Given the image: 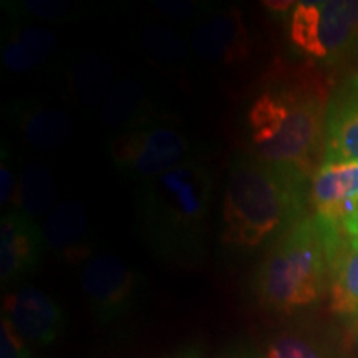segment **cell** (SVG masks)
Instances as JSON below:
<instances>
[{"instance_id": "obj_1", "label": "cell", "mask_w": 358, "mask_h": 358, "mask_svg": "<svg viewBox=\"0 0 358 358\" xmlns=\"http://www.w3.org/2000/svg\"><path fill=\"white\" fill-rule=\"evenodd\" d=\"M308 174L237 153L231 161L221 209V245L231 257L268 249L302 219Z\"/></svg>"}, {"instance_id": "obj_2", "label": "cell", "mask_w": 358, "mask_h": 358, "mask_svg": "<svg viewBox=\"0 0 358 358\" xmlns=\"http://www.w3.org/2000/svg\"><path fill=\"white\" fill-rule=\"evenodd\" d=\"M214 176L204 159L141 182L136 191L140 236L156 261L191 267L208 254Z\"/></svg>"}, {"instance_id": "obj_3", "label": "cell", "mask_w": 358, "mask_h": 358, "mask_svg": "<svg viewBox=\"0 0 358 358\" xmlns=\"http://www.w3.org/2000/svg\"><path fill=\"white\" fill-rule=\"evenodd\" d=\"M327 100L319 88L275 82L262 87L245 110L249 153L310 174L324 155Z\"/></svg>"}, {"instance_id": "obj_4", "label": "cell", "mask_w": 358, "mask_h": 358, "mask_svg": "<svg viewBox=\"0 0 358 358\" xmlns=\"http://www.w3.org/2000/svg\"><path fill=\"white\" fill-rule=\"evenodd\" d=\"M337 237L313 214L299 219L254 268L250 289L259 306L289 315L319 303L329 285L330 249Z\"/></svg>"}, {"instance_id": "obj_5", "label": "cell", "mask_w": 358, "mask_h": 358, "mask_svg": "<svg viewBox=\"0 0 358 358\" xmlns=\"http://www.w3.org/2000/svg\"><path fill=\"white\" fill-rule=\"evenodd\" d=\"M287 40L295 53L320 65H337L358 52V2L322 0L294 3Z\"/></svg>"}, {"instance_id": "obj_6", "label": "cell", "mask_w": 358, "mask_h": 358, "mask_svg": "<svg viewBox=\"0 0 358 358\" xmlns=\"http://www.w3.org/2000/svg\"><path fill=\"white\" fill-rule=\"evenodd\" d=\"M108 155L122 176L150 181L181 164L203 159V146L171 122H156L118 131L108 140Z\"/></svg>"}, {"instance_id": "obj_7", "label": "cell", "mask_w": 358, "mask_h": 358, "mask_svg": "<svg viewBox=\"0 0 358 358\" xmlns=\"http://www.w3.org/2000/svg\"><path fill=\"white\" fill-rule=\"evenodd\" d=\"M80 280L90 312L101 325L127 319L140 301L143 289L140 272L113 254H96L83 264Z\"/></svg>"}, {"instance_id": "obj_8", "label": "cell", "mask_w": 358, "mask_h": 358, "mask_svg": "<svg viewBox=\"0 0 358 358\" xmlns=\"http://www.w3.org/2000/svg\"><path fill=\"white\" fill-rule=\"evenodd\" d=\"M192 53L209 65H243L254 53V38L241 8H221L192 27Z\"/></svg>"}, {"instance_id": "obj_9", "label": "cell", "mask_w": 358, "mask_h": 358, "mask_svg": "<svg viewBox=\"0 0 358 358\" xmlns=\"http://www.w3.org/2000/svg\"><path fill=\"white\" fill-rule=\"evenodd\" d=\"M2 317L15 327L30 347L45 348L57 342L66 327V315L57 299L35 285L10 289L2 301Z\"/></svg>"}, {"instance_id": "obj_10", "label": "cell", "mask_w": 358, "mask_h": 358, "mask_svg": "<svg viewBox=\"0 0 358 358\" xmlns=\"http://www.w3.org/2000/svg\"><path fill=\"white\" fill-rule=\"evenodd\" d=\"M313 216L322 226L342 231V224L358 203V161L322 156L310 186Z\"/></svg>"}, {"instance_id": "obj_11", "label": "cell", "mask_w": 358, "mask_h": 358, "mask_svg": "<svg viewBox=\"0 0 358 358\" xmlns=\"http://www.w3.org/2000/svg\"><path fill=\"white\" fill-rule=\"evenodd\" d=\"M47 239L37 219L19 209H8L0 221V284L15 289L37 271Z\"/></svg>"}, {"instance_id": "obj_12", "label": "cell", "mask_w": 358, "mask_h": 358, "mask_svg": "<svg viewBox=\"0 0 358 358\" xmlns=\"http://www.w3.org/2000/svg\"><path fill=\"white\" fill-rule=\"evenodd\" d=\"M7 118L32 150L55 153L71 141L73 120L62 110L38 100H15L7 106Z\"/></svg>"}, {"instance_id": "obj_13", "label": "cell", "mask_w": 358, "mask_h": 358, "mask_svg": "<svg viewBox=\"0 0 358 358\" xmlns=\"http://www.w3.org/2000/svg\"><path fill=\"white\" fill-rule=\"evenodd\" d=\"M43 232L47 248L55 254L58 261L87 264L96 256L88 213L78 201L57 204L45 219Z\"/></svg>"}, {"instance_id": "obj_14", "label": "cell", "mask_w": 358, "mask_h": 358, "mask_svg": "<svg viewBox=\"0 0 358 358\" xmlns=\"http://www.w3.org/2000/svg\"><path fill=\"white\" fill-rule=\"evenodd\" d=\"M324 155L358 161V75L337 85L327 100Z\"/></svg>"}, {"instance_id": "obj_15", "label": "cell", "mask_w": 358, "mask_h": 358, "mask_svg": "<svg viewBox=\"0 0 358 358\" xmlns=\"http://www.w3.org/2000/svg\"><path fill=\"white\" fill-rule=\"evenodd\" d=\"M57 50V37L47 27L10 19L2 34V65L15 75L32 73Z\"/></svg>"}, {"instance_id": "obj_16", "label": "cell", "mask_w": 358, "mask_h": 358, "mask_svg": "<svg viewBox=\"0 0 358 358\" xmlns=\"http://www.w3.org/2000/svg\"><path fill=\"white\" fill-rule=\"evenodd\" d=\"M101 118L108 128L118 131L145 127L156 122H171V115L164 113L146 88L134 78L116 83L101 106Z\"/></svg>"}, {"instance_id": "obj_17", "label": "cell", "mask_w": 358, "mask_h": 358, "mask_svg": "<svg viewBox=\"0 0 358 358\" xmlns=\"http://www.w3.org/2000/svg\"><path fill=\"white\" fill-rule=\"evenodd\" d=\"M330 310L343 320L358 319V239L343 234L330 250Z\"/></svg>"}, {"instance_id": "obj_18", "label": "cell", "mask_w": 358, "mask_h": 358, "mask_svg": "<svg viewBox=\"0 0 358 358\" xmlns=\"http://www.w3.org/2000/svg\"><path fill=\"white\" fill-rule=\"evenodd\" d=\"M113 65L106 58L88 55L80 60L69 77V90L73 101L83 110L103 106L116 83Z\"/></svg>"}, {"instance_id": "obj_19", "label": "cell", "mask_w": 358, "mask_h": 358, "mask_svg": "<svg viewBox=\"0 0 358 358\" xmlns=\"http://www.w3.org/2000/svg\"><path fill=\"white\" fill-rule=\"evenodd\" d=\"M57 181L50 169L40 163H30L19 174L15 206L12 209H19L34 219L48 216L57 206Z\"/></svg>"}, {"instance_id": "obj_20", "label": "cell", "mask_w": 358, "mask_h": 358, "mask_svg": "<svg viewBox=\"0 0 358 358\" xmlns=\"http://www.w3.org/2000/svg\"><path fill=\"white\" fill-rule=\"evenodd\" d=\"M136 38L141 52H145L156 64L171 69H179L186 64L189 50L182 38L169 27L153 22L143 27Z\"/></svg>"}, {"instance_id": "obj_21", "label": "cell", "mask_w": 358, "mask_h": 358, "mask_svg": "<svg viewBox=\"0 0 358 358\" xmlns=\"http://www.w3.org/2000/svg\"><path fill=\"white\" fill-rule=\"evenodd\" d=\"M10 19L27 22H77L88 13V7L65 0H13L3 2Z\"/></svg>"}, {"instance_id": "obj_22", "label": "cell", "mask_w": 358, "mask_h": 358, "mask_svg": "<svg viewBox=\"0 0 358 358\" xmlns=\"http://www.w3.org/2000/svg\"><path fill=\"white\" fill-rule=\"evenodd\" d=\"M264 358H329L315 340L297 332H282L266 345Z\"/></svg>"}, {"instance_id": "obj_23", "label": "cell", "mask_w": 358, "mask_h": 358, "mask_svg": "<svg viewBox=\"0 0 358 358\" xmlns=\"http://www.w3.org/2000/svg\"><path fill=\"white\" fill-rule=\"evenodd\" d=\"M151 8L158 13L161 19L169 22H179V24L198 25L201 20L216 12V8L204 2H191V0H163V2H153Z\"/></svg>"}, {"instance_id": "obj_24", "label": "cell", "mask_w": 358, "mask_h": 358, "mask_svg": "<svg viewBox=\"0 0 358 358\" xmlns=\"http://www.w3.org/2000/svg\"><path fill=\"white\" fill-rule=\"evenodd\" d=\"M17 187H19V178L15 174V159L10 143L2 141L0 150V201L3 208L12 209L15 206Z\"/></svg>"}, {"instance_id": "obj_25", "label": "cell", "mask_w": 358, "mask_h": 358, "mask_svg": "<svg viewBox=\"0 0 358 358\" xmlns=\"http://www.w3.org/2000/svg\"><path fill=\"white\" fill-rule=\"evenodd\" d=\"M0 358H34L32 347L6 317L0 319Z\"/></svg>"}, {"instance_id": "obj_26", "label": "cell", "mask_w": 358, "mask_h": 358, "mask_svg": "<svg viewBox=\"0 0 358 358\" xmlns=\"http://www.w3.org/2000/svg\"><path fill=\"white\" fill-rule=\"evenodd\" d=\"M342 231L345 236L357 237L358 239V203L355 208L352 209V213L345 217V221H343Z\"/></svg>"}, {"instance_id": "obj_27", "label": "cell", "mask_w": 358, "mask_h": 358, "mask_svg": "<svg viewBox=\"0 0 358 358\" xmlns=\"http://www.w3.org/2000/svg\"><path fill=\"white\" fill-rule=\"evenodd\" d=\"M166 358H203V353H201V348L196 345H187L185 348H179L178 352H174L173 355Z\"/></svg>"}, {"instance_id": "obj_28", "label": "cell", "mask_w": 358, "mask_h": 358, "mask_svg": "<svg viewBox=\"0 0 358 358\" xmlns=\"http://www.w3.org/2000/svg\"><path fill=\"white\" fill-rule=\"evenodd\" d=\"M239 358H252V357H239Z\"/></svg>"}]
</instances>
